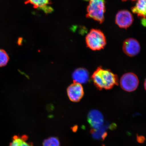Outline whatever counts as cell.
I'll return each instance as SVG.
<instances>
[{
	"mask_svg": "<svg viewBox=\"0 0 146 146\" xmlns=\"http://www.w3.org/2000/svg\"><path fill=\"white\" fill-rule=\"evenodd\" d=\"M91 78L95 86L100 90H109L118 84L117 75L109 69L100 66L98 67L93 73Z\"/></svg>",
	"mask_w": 146,
	"mask_h": 146,
	"instance_id": "1",
	"label": "cell"
},
{
	"mask_svg": "<svg viewBox=\"0 0 146 146\" xmlns=\"http://www.w3.org/2000/svg\"><path fill=\"white\" fill-rule=\"evenodd\" d=\"M87 46L91 50H100L104 48L106 44V39L105 35L101 31L92 29L86 37Z\"/></svg>",
	"mask_w": 146,
	"mask_h": 146,
	"instance_id": "2",
	"label": "cell"
},
{
	"mask_svg": "<svg viewBox=\"0 0 146 146\" xmlns=\"http://www.w3.org/2000/svg\"><path fill=\"white\" fill-rule=\"evenodd\" d=\"M105 0H90L87 8V17L92 18L101 23L104 20Z\"/></svg>",
	"mask_w": 146,
	"mask_h": 146,
	"instance_id": "3",
	"label": "cell"
},
{
	"mask_svg": "<svg viewBox=\"0 0 146 146\" xmlns=\"http://www.w3.org/2000/svg\"><path fill=\"white\" fill-rule=\"evenodd\" d=\"M120 86L124 90L132 92L137 88L139 80L137 76L133 73L129 72L124 74L120 78Z\"/></svg>",
	"mask_w": 146,
	"mask_h": 146,
	"instance_id": "4",
	"label": "cell"
},
{
	"mask_svg": "<svg viewBox=\"0 0 146 146\" xmlns=\"http://www.w3.org/2000/svg\"><path fill=\"white\" fill-rule=\"evenodd\" d=\"M123 50L127 56L133 57L139 53L141 47L139 42L137 40L134 38H129L124 41Z\"/></svg>",
	"mask_w": 146,
	"mask_h": 146,
	"instance_id": "5",
	"label": "cell"
},
{
	"mask_svg": "<svg viewBox=\"0 0 146 146\" xmlns=\"http://www.w3.org/2000/svg\"><path fill=\"white\" fill-rule=\"evenodd\" d=\"M67 93L69 100L74 102L80 101L84 94L83 88L81 84L75 82L68 86L67 89Z\"/></svg>",
	"mask_w": 146,
	"mask_h": 146,
	"instance_id": "6",
	"label": "cell"
},
{
	"mask_svg": "<svg viewBox=\"0 0 146 146\" xmlns=\"http://www.w3.org/2000/svg\"><path fill=\"white\" fill-rule=\"evenodd\" d=\"M133 17L132 14L129 11H120L117 14L115 22L119 27L122 28L127 29L132 25Z\"/></svg>",
	"mask_w": 146,
	"mask_h": 146,
	"instance_id": "7",
	"label": "cell"
},
{
	"mask_svg": "<svg viewBox=\"0 0 146 146\" xmlns=\"http://www.w3.org/2000/svg\"><path fill=\"white\" fill-rule=\"evenodd\" d=\"M87 121L92 128H99L103 125V115L99 111L92 110L89 111L88 114Z\"/></svg>",
	"mask_w": 146,
	"mask_h": 146,
	"instance_id": "8",
	"label": "cell"
},
{
	"mask_svg": "<svg viewBox=\"0 0 146 146\" xmlns=\"http://www.w3.org/2000/svg\"><path fill=\"white\" fill-rule=\"evenodd\" d=\"M72 78L74 82L80 84H86L89 81V74L88 71L83 68L76 69L72 74Z\"/></svg>",
	"mask_w": 146,
	"mask_h": 146,
	"instance_id": "9",
	"label": "cell"
},
{
	"mask_svg": "<svg viewBox=\"0 0 146 146\" xmlns=\"http://www.w3.org/2000/svg\"><path fill=\"white\" fill-rule=\"evenodd\" d=\"M146 3V0H138L135 6L132 9L133 13L143 17V19H145Z\"/></svg>",
	"mask_w": 146,
	"mask_h": 146,
	"instance_id": "10",
	"label": "cell"
},
{
	"mask_svg": "<svg viewBox=\"0 0 146 146\" xmlns=\"http://www.w3.org/2000/svg\"><path fill=\"white\" fill-rule=\"evenodd\" d=\"M28 137L27 135L21 136H15L10 146H33L32 143L27 142Z\"/></svg>",
	"mask_w": 146,
	"mask_h": 146,
	"instance_id": "11",
	"label": "cell"
},
{
	"mask_svg": "<svg viewBox=\"0 0 146 146\" xmlns=\"http://www.w3.org/2000/svg\"><path fill=\"white\" fill-rule=\"evenodd\" d=\"M109 124L103 125L98 129L92 128L91 129L90 132L92 135L93 138L95 139L99 140L101 138L103 133L105 132L106 129L109 127Z\"/></svg>",
	"mask_w": 146,
	"mask_h": 146,
	"instance_id": "12",
	"label": "cell"
},
{
	"mask_svg": "<svg viewBox=\"0 0 146 146\" xmlns=\"http://www.w3.org/2000/svg\"><path fill=\"white\" fill-rule=\"evenodd\" d=\"M50 0H27L25 3H30L35 8L40 9L42 7L50 4Z\"/></svg>",
	"mask_w": 146,
	"mask_h": 146,
	"instance_id": "13",
	"label": "cell"
},
{
	"mask_svg": "<svg viewBox=\"0 0 146 146\" xmlns=\"http://www.w3.org/2000/svg\"><path fill=\"white\" fill-rule=\"evenodd\" d=\"M59 139L55 137H51L44 140L43 146H60Z\"/></svg>",
	"mask_w": 146,
	"mask_h": 146,
	"instance_id": "14",
	"label": "cell"
},
{
	"mask_svg": "<svg viewBox=\"0 0 146 146\" xmlns=\"http://www.w3.org/2000/svg\"><path fill=\"white\" fill-rule=\"evenodd\" d=\"M9 60V56L7 52L4 50L0 49V67L6 65Z\"/></svg>",
	"mask_w": 146,
	"mask_h": 146,
	"instance_id": "15",
	"label": "cell"
},
{
	"mask_svg": "<svg viewBox=\"0 0 146 146\" xmlns=\"http://www.w3.org/2000/svg\"><path fill=\"white\" fill-rule=\"evenodd\" d=\"M40 9L43 10L46 14L50 13L53 11V10L52 7L48 6V5H46V6L41 8Z\"/></svg>",
	"mask_w": 146,
	"mask_h": 146,
	"instance_id": "16",
	"label": "cell"
},
{
	"mask_svg": "<svg viewBox=\"0 0 146 146\" xmlns=\"http://www.w3.org/2000/svg\"><path fill=\"white\" fill-rule=\"evenodd\" d=\"M137 141L139 143H143L145 140V138L143 136L139 135L138 134L137 135Z\"/></svg>",
	"mask_w": 146,
	"mask_h": 146,
	"instance_id": "17",
	"label": "cell"
},
{
	"mask_svg": "<svg viewBox=\"0 0 146 146\" xmlns=\"http://www.w3.org/2000/svg\"><path fill=\"white\" fill-rule=\"evenodd\" d=\"M117 127V125L115 123H113L111 124L110 125H109L108 128H109V129L110 130L113 131L116 129Z\"/></svg>",
	"mask_w": 146,
	"mask_h": 146,
	"instance_id": "18",
	"label": "cell"
},
{
	"mask_svg": "<svg viewBox=\"0 0 146 146\" xmlns=\"http://www.w3.org/2000/svg\"><path fill=\"white\" fill-rule=\"evenodd\" d=\"M108 135V133L106 132H105L103 133L101 136V138L102 139V141H104L106 137Z\"/></svg>",
	"mask_w": 146,
	"mask_h": 146,
	"instance_id": "19",
	"label": "cell"
},
{
	"mask_svg": "<svg viewBox=\"0 0 146 146\" xmlns=\"http://www.w3.org/2000/svg\"><path fill=\"white\" fill-rule=\"evenodd\" d=\"M78 128V125H76L72 127V129L73 132L75 133L77 131Z\"/></svg>",
	"mask_w": 146,
	"mask_h": 146,
	"instance_id": "20",
	"label": "cell"
},
{
	"mask_svg": "<svg viewBox=\"0 0 146 146\" xmlns=\"http://www.w3.org/2000/svg\"><path fill=\"white\" fill-rule=\"evenodd\" d=\"M122 1H127V0H122ZM131 1H136V0H131Z\"/></svg>",
	"mask_w": 146,
	"mask_h": 146,
	"instance_id": "21",
	"label": "cell"
},
{
	"mask_svg": "<svg viewBox=\"0 0 146 146\" xmlns=\"http://www.w3.org/2000/svg\"><path fill=\"white\" fill-rule=\"evenodd\" d=\"M144 84H145V87H146V86H145V85H146V81H145V83H144Z\"/></svg>",
	"mask_w": 146,
	"mask_h": 146,
	"instance_id": "22",
	"label": "cell"
},
{
	"mask_svg": "<svg viewBox=\"0 0 146 146\" xmlns=\"http://www.w3.org/2000/svg\"><path fill=\"white\" fill-rule=\"evenodd\" d=\"M102 146H105V145H103Z\"/></svg>",
	"mask_w": 146,
	"mask_h": 146,
	"instance_id": "23",
	"label": "cell"
}]
</instances>
